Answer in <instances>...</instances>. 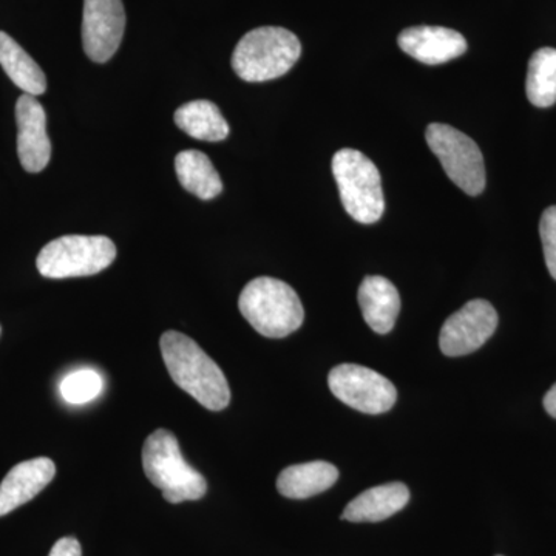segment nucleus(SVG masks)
<instances>
[{"label":"nucleus","instance_id":"ddd939ff","mask_svg":"<svg viewBox=\"0 0 556 556\" xmlns=\"http://www.w3.org/2000/svg\"><path fill=\"white\" fill-rule=\"evenodd\" d=\"M56 466L49 457H35L11 468L0 484V517L39 495L53 481Z\"/></svg>","mask_w":556,"mask_h":556},{"label":"nucleus","instance_id":"39448f33","mask_svg":"<svg viewBox=\"0 0 556 556\" xmlns=\"http://www.w3.org/2000/svg\"><path fill=\"white\" fill-rule=\"evenodd\" d=\"M332 174L348 214L362 225H375L386 212L382 178L368 156L354 149H342L332 156Z\"/></svg>","mask_w":556,"mask_h":556},{"label":"nucleus","instance_id":"423d86ee","mask_svg":"<svg viewBox=\"0 0 556 556\" xmlns=\"http://www.w3.org/2000/svg\"><path fill=\"white\" fill-rule=\"evenodd\" d=\"M116 258V247L104 236H64L39 252L36 265L47 278L89 277L108 269Z\"/></svg>","mask_w":556,"mask_h":556},{"label":"nucleus","instance_id":"6e6552de","mask_svg":"<svg viewBox=\"0 0 556 556\" xmlns=\"http://www.w3.org/2000/svg\"><path fill=\"white\" fill-rule=\"evenodd\" d=\"M328 386L339 401L367 415L390 412L397 401L396 387L375 369L362 365L343 364L332 368Z\"/></svg>","mask_w":556,"mask_h":556},{"label":"nucleus","instance_id":"9b49d317","mask_svg":"<svg viewBox=\"0 0 556 556\" xmlns=\"http://www.w3.org/2000/svg\"><path fill=\"white\" fill-rule=\"evenodd\" d=\"M17 155L22 167L39 174L49 166L51 144L47 135V115L31 94H22L16 102Z\"/></svg>","mask_w":556,"mask_h":556},{"label":"nucleus","instance_id":"7ed1b4c3","mask_svg":"<svg viewBox=\"0 0 556 556\" xmlns=\"http://www.w3.org/2000/svg\"><path fill=\"white\" fill-rule=\"evenodd\" d=\"M142 467L146 477L153 485L159 486L167 503L199 501L206 495V478L186 463L178 439L170 431L160 428L146 439Z\"/></svg>","mask_w":556,"mask_h":556},{"label":"nucleus","instance_id":"6ab92c4d","mask_svg":"<svg viewBox=\"0 0 556 556\" xmlns=\"http://www.w3.org/2000/svg\"><path fill=\"white\" fill-rule=\"evenodd\" d=\"M175 123L189 137L218 142L228 138L229 126L214 102L192 101L175 112Z\"/></svg>","mask_w":556,"mask_h":556},{"label":"nucleus","instance_id":"b1692460","mask_svg":"<svg viewBox=\"0 0 556 556\" xmlns=\"http://www.w3.org/2000/svg\"><path fill=\"white\" fill-rule=\"evenodd\" d=\"M544 408H546L548 415L556 419V383L547 391L546 396H544Z\"/></svg>","mask_w":556,"mask_h":556},{"label":"nucleus","instance_id":"f3484780","mask_svg":"<svg viewBox=\"0 0 556 556\" xmlns=\"http://www.w3.org/2000/svg\"><path fill=\"white\" fill-rule=\"evenodd\" d=\"M0 65L25 94L39 97L46 93V73L16 40L3 31H0Z\"/></svg>","mask_w":556,"mask_h":556},{"label":"nucleus","instance_id":"4be33fe9","mask_svg":"<svg viewBox=\"0 0 556 556\" xmlns=\"http://www.w3.org/2000/svg\"><path fill=\"white\" fill-rule=\"evenodd\" d=\"M540 236L548 273L556 280V206L544 211L540 222Z\"/></svg>","mask_w":556,"mask_h":556},{"label":"nucleus","instance_id":"1a4fd4ad","mask_svg":"<svg viewBox=\"0 0 556 556\" xmlns=\"http://www.w3.org/2000/svg\"><path fill=\"white\" fill-rule=\"evenodd\" d=\"M497 313L492 303L477 299L468 302L445 320L439 346L448 357L467 356L495 334Z\"/></svg>","mask_w":556,"mask_h":556},{"label":"nucleus","instance_id":"9d476101","mask_svg":"<svg viewBox=\"0 0 556 556\" xmlns=\"http://www.w3.org/2000/svg\"><path fill=\"white\" fill-rule=\"evenodd\" d=\"M126 28L123 0H84V51L93 62H108L119 49Z\"/></svg>","mask_w":556,"mask_h":556},{"label":"nucleus","instance_id":"20e7f679","mask_svg":"<svg viewBox=\"0 0 556 556\" xmlns=\"http://www.w3.org/2000/svg\"><path fill=\"white\" fill-rule=\"evenodd\" d=\"M302 46L294 33L260 27L247 33L232 54V68L247 83H265L287 75L298 64Z\"/></svg>","mask_w":556,"mask_h":556},{"label":"nucleus","instance_id":"0eeeda50","mask_svg":"<svg viewBox=\"0 0 556 556\" xmlns=\"http://www.w3.org/2000/svg\"><path fill=\"white\" fill-rule=\"evenodd\" d=\"M428 148L441 161L445 174L470 197L485 189V166L477 142L466 134L448 126L433 123L427 127Z\"/></svg>","mask_w":556,"mask_h":556},{"label":"nucleus","instance_id":"393cba45","mask_svg":"<svg viewBox=\"0 0 556 556\" xmlns=\"http://www.w3.org/2000/svg\"><path fill=\"white\" fill-rule=\"evenodd\" d=\"M497 556H500V555H497Z\"/></svg>","mask_w":556,"mask_h":556},{"label":"nucleus","instance_id":"aec40b11","mask_svg":"<svg viewBox=\"0 0 556 556\" xmlns=\"http://www.w3.org/2000/svg\"><path fill=\"white\" fill-rule=\"evenodd\" d=\"M527 98L535 108L547 109L556 102V49L544 47L533 53L526 80Z\"/></svg>","mask_w":556,"mask_h":556},{"label":"nucleus","instance_id":"5701e85b","mask_svg":"<svg viewBox=\"0 0 556 556\" xmlns=\"http://www.w3.org/2000/svg\"><path fill=\"white\" fill-rule=\"evenodd\" d=\"M49 556H83V548L76 538L65 536L56 541V544L51 547Z\"/></svg>","mask_w":556,"mask_h":556},{"label":"nucleus","instance_id":"a211bd4d","mask_svg":"<svg viewBox=\"0 0 556 556\" xmlns=\"http://www.w3.org/2000/svg\"><path fill=\"white\" fill-rule=\"evenodd\" d=\"M182 188L201 200H214L223 192V181L211 159L200 150H185L175 159Z\"/></svg>","mask_w":556,"mask_h":556},{"label":"nucleus","instance_id":"dca6fc26","mask_svg":"<svg viewBox=\"0 0 556 556\" xmlns=\"http://www.w3.org/2000/svg\"><path fill=\"white\" fill-rule=\"evenodd\" d=\"M339 470L325 460L285 468L277 478V490L289 500H306L327 492L338 482Z\"/></svg>","mask_w":556,"mask_h":556},{"label":"nucleus","instance_id":"2eb2a0df","mask_svg":"<svg viewBox=\"0 0 556 556\" xmlns=\"http://www.w3.org/2000/svg\"><path fill=\"white\" fill-rule=\"evenodd\" d=\"M408 503V486L402 482H390L372 486L354 497L343 510L342 519L350 522H379L393 517Z\"/></svg>","mask_w":556,"mask_h":556},{"label":"nucleus","instance_id":"412c9836","mask_svg":"<svg viewBox=\"0 0 556 556\" xmlns=\"http://www.w3.org/2000/svg\"><path fill=\"white\" fill-rule=\"evenodd\" d=\"M104 380L100 372L91 368L78 369L62 379L60 391L65 402L83 405L100 396Z\"/></svg>","mask_w":556,"mask_h":556},{"label":"nucleus","instance_id":"f03ea898","mask_svg":"<svg viewBox=\"0 0 556 556\" xmlns=\"http://www.w3.org/2000/svg\"><path fill=\"white\" fill-rule=\"evenodd\" d=\"M239 308L249 325L269 339L287 338L305 320V309L298 292L273 277L249 281L241 291Z\"/></svg>","mask_w":556,"mask_h":556},{"label":"nucleus","instance_id":"f257e3e1","mask_svg":"<svg viewBox=\"0 0 556 556\" xmlns=\"http://www.w3.org/2000/svg\"><path fill=\"white\" fill-rule=\"evenodd\" d=\"M161 354L172 380L211 412H222L230 402L228 379L199 343L178 331L161 336Z\"/></svg>","mask_w":556,"mask_h":556},{"label":"nucleus","instance_id":"f8f14e48","mask_svg":"<svg viewBox=\"0 0 556 556\" xmlns=\"http://www.w3.org/2000/svg\"><path fill=\"white\" fill-rule=\"evenodd\" d=\"M397 43L408 56L427 65L445 64L467 51V40L460 33L430 25L407 28L399 35Z\"/></svg>","mask_w":556,"mask_h":556},{"label":"nucleus","instance_id":"4468645a","mask_svg":"<svg viewBox=\"0 0 556 556\" xmlns=\"http://www.w3.org/2000/svg\"><path fill=\"white\" fill-rule=\"evenodd\" d=\"M357 300L362 316L372 331L388 334L394 328L401 311V295L388 278L365 277L358 288Z\"/></svg>","mask_w":556,"mask_h":556}]
</instances>
